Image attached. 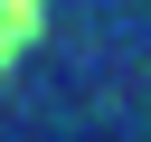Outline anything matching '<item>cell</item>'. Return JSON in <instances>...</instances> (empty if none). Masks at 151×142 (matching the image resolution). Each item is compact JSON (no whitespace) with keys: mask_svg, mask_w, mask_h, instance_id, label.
<instances>
[{"mask_svg":"<svg viewBox=\"0 0 151 142\" xmlns=\"http://www.w3.org/2000/svg\"><path fill=\"white\" fill-rule=\"evenodd\" d=\"M47 28V0H0V66H19Z\"/></svg>","mask_w":151,"mask_h":142,"instance_id":"cell-1","label":"cell"}]
</instances>
